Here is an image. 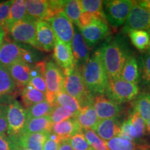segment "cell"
Segmentation results:
<instances>
[{"instance_id":"6da1fadb","label":"cell","mask_w":150,"mask_h":150,"mask_svg":"<svg viewBox=\"0 0 150 150\" xmlns=\"http://www.w3.org/2000/svg\"><path fill=\"white\" fill-rule=\"evenodd\" d=\"M99 50L108 79L120 77L125 62L131 56L124 39L116 37L103 44Z\"/></svg>"},{"instance_id":"7a4b0ae2","label":"cell","mask_w":150,"mask_h":150,"mask_svg":"<svg viewBox=\"0 0 150 150\" xmlns=\"http://www.w3.org/2000/svg\"><path fill=\"white\" fill-rule=\"evenodd\" d=\"M81 70L84 84L90 93L97 95L106 93L108 76L103 64L99 49Z\"/></svg>"},{"instance_id":"3957f363","label":"cell","mask_w":150,"mask_h":150,"mask_svg":"<svg viewBox=\"0 0 150 150\" xmlns=\"http://www.w3.org/2000/svg\"><path fill=\"white\" fill-rule=\"evenodd\" d=\"M81 69L75 67L70 73L64 75V91L76 99L82 108L93 104V95L86 89Z\"/></svg>"},{"instance_id":"277c9868","label":"cell","mask_w":150,"mask_h":150,"mask_svg":"<svg viewBox=\"0 0 150 150\" xmlns=\"http://www.w3.org/2000/svg\"><path fill=\"white\" fill-rule=\"evenodd\" d=\"M138 84L127 82L120 77L108 79L106 95L108 99L122 104L133 101L139 95Z\"/></svg>"},{"instance_id":"5b68a950","label":"cell","mask_w":150,"mask_h":150,"mask_svg":"<svg viewBox=\"0 0 150 150\" xmlns=\"http://www.w3.org/2000/svg\"><path fill=\"white\" fill-rule=\"evenodd\" d=\"M36 22L37 20L27 15V17L12 24L6 30L16 42L25 43L38 49L36 38Z\"/></svg>"},{"instance_id":"8992f818","label":"cell","mask_w":150,"mask_h":150,"mask_svg":"<svg viewBox=\"0 0 150 150\" xmlns=\"http://www.w3.org/2000/svg\"><path fill=\"white\" fill-rule=\"evenodd\" d=\"M136 1L129 0L104 1V12L106 20L114 29H117L125 22Z\"/></svg>"},{"instance_id":"52a82bcc","label":"cell","mask_w":150,"mask_h":150,"mask_svg":"<svg viewBox=\"0 0 150 150\" xmlns=\"http://www.w3.org/2000/svg\"><path fill=\"white\" fill-rule=\"evenodd\" d=\"M65 76L63 70L52 61L45 62V80L47 86V101L54 106L56 95L64 90Z\"/></svg>"},{"instance_id":"ba28073f","label":"cell","mask_w":150,"mask_h":150,"mask_svg":"<svg viewBox=\"0 0 150 150\" xmlns=\"http://www.w3.org/2000/svg\"><path fill=\"white\" fill-rule=\"evenodd\" d=\"M32 59L31 54L16 42L4 40L0 45V65L6 68L17 62L30 63Z\"/></svg>"},{"instance_id":"9c48e42d","label":"cell","mask_w":150,"mask_h":150,"mask_svg":"<svg viewBox=\"0 0 150 150\" xmlns=\"http://www.w3.org/2000/svg\"><path fill=\"white\" fill-rule=\"evenodd\" d=\"M27 120V109L18 101L16 99L8 105L7 134L9 136L18 139L22 133Z\"/></svg>"},{"instance_id":"30bf717a","label":"cell","mask_w":150,"mask_h":150,"mask_svg":"<svg viewBox=\"0 0 150 150\" xmlns=\"http://www.w3.org/2000/svg\"><path fill=\"white\" fill-rule=\"evenodd\" d=\"M146 124L139 114L132 109L128 117L121 124V131L119 136L135 142H141L145 136Z\"/></svg>"},{"instance_id":"8fae6325","label":"cell","mask_w":150,"mask_h":150,"mask_svg":"<svg viewBox=\"0 0 150 150\" xmlns=\"http://www.w3.org/2000/svg\"><path fill=\"white\" fill-rule=\"evenodd\" d=\"M47 22L51 26L54 34L61 42L71 47V42L74 35L72 22L65 16L63 11L51 17Z\"/></svg>"},{"instance_id":"7c38bea8","label":"cell","mask_w":150,"mask_h":150,"mask_svg":"<svg viewBox=\"0 0 150 150\" xmlns=\"http://www.w3.org/2000/svg\"><path fill=\"white\" fill-rule=\"evenodd\" d=\"M131 30L147 31L150 35V11L138 5L137 1L131 9L122 28L125 33H128Z\"/></svg>"},{"instance_id":"4fadbf2b","label":"cell","mask_w":150,"mask_h":150,"mask_svg":"<svg viewBox=\"0 0 150 150\" xmlns=\"http://www.w3.org/2000/svg\"><path fill=\"white\" fill-rule=\"evenodd\" d=\"M79 30L88 47L89 48L96 45L106 38L110 33L107 22L99 18L95 19L89 25L80 28Z\"/></svg>"},{"instance_id":"5bb4252c","label":"cell","mask_w":150,"mask_h":150,"mask_svg":"<svg viewBox=\"0 0 150 150\" xmlns=\"http://www.w3.org/2000/svg\"><path fill=\"white\" fill-rule=\"evenodd\" d=\"M93 107L99 120L118 117L122 113L124 108L104 95H96L93 98Z\"/></svg>"},{"instance_id":"9a60e30c","label":"cell","mask_w":150,"mask_h":150,"mask_svg":"<svg viewBox=\"0 0 150 150\" xmlns=\"http://www.w3.org/2000/svg\"><path fill=\"white\" fill-rule=\"evenodd\" d=\"M53 56L56 64L63 70L64 75L68 74L74 69L75 65L71 47L56 37Z\"/></svg>"},{"instance_id":"2e32d148","label":"cell","mask_w":150,"mask_h":150,"mask_svg":"<svg viewBox=\"0 0 150 150\" xmlns=\"http://www.w3.org/2000/svg\"><path fill=\"white\" fill-rule=\"evenodd\" d=\"M20 94L10 73L0 65V104L8 105Z\"/></svg>"},{"instance_id":"e0dca14e","label":"cell","mask_w":150,"mask_h":150,"mask_svg":"<svg viewBox=\"0 0 150 150\" xmlns=\"http://www.w3.org/2000/svg\"><path fill=\"white\" fill-rule=\"evenodd\" d=\"M36 38L38 50L46 52L54 50L56 35L48 22L45 20L36 22Z\"/></svg>"},{"instance_id":"ac0fdd59","label":"cell","mask_w":150,"mask_h":150,"mask_svg":"<svg viewBox=\"0 0 150 150\" xmlns=\"http://www.w3.org/2000/svg\"><path fill=\"white\" fill-rule=\"evenodd\" d=\"M71 50L75 67L81 68L84 65L86 64L90 57L88 47L81 33L79 32L78 30H76L74 32L71 42Z\"/></svg>"},{"instance_id":"d6986e66","label":"cell","mask_w":150,"mask_h":150,"mask_svg":"<svg viewBox=\"0 0 150 150\" xmlns=\"http://www.w3.org/2000/svg\"><path fill=\"white\" fill-rule=\"evenodd\" d=\"M6 69L10 73L11 78L16 83L20 94L22 90L29 83L31 76L32 67L30 63L25 61H20L11 65Z\"/></svg>"},{"instance_id":"ffe728a7","label":"cell","mask_w":150,"mask_h":150,"mask_svg":"<svg viewBox=\"0 0 150 150\" xmlns=\"http://www.w3.org/2000/svg\"><path fill=\"white\" fill-rule=\"evenodd\" d=\"M26 8L28 16L37 21H47L54 16L49 1L46 0H27L26 1Z\"/></svg>"},{"instance_id":"44dd1931","label":"cell","mask_w":150,"mask_h":150,"mask_svg":"<svg viewBox=\"0 0 150 150\" xmlns=\"http://www.w3.org/2000/svg\"><path fill=\"white\" fill-rule=\"evenodd\" d=\"M121 131V123L118 117L99 120L95 129V133L105 142L119 136Z\"/></svg>"},{"instance_id":"7402d4cb","label":"cell","mask_w":150,"mask_h":150,"mask_svg":"<svg viewBox=\"0 0 150 150\" xmlns=\"http://www.w3.org/2000/svg\"><path fill=\"white\" fill-rule=\"evenodd\" d=\"M81 131V127L80 126L79 123L75 117H74L62 121L61 122L54 124L52 133L56 135L62 140L69 139Z\"/></svg>"},{"instance_id":"603a6c76","label":"cell","mask_w":150,"mask_h":150,"mask_svg":"<svg viewBox=\"0 0 150 150\" xmlns=\"http://www.w3.org/2000/svg\"><path fill=\"white\" fill-rule=\"evenodd\" d=\"M50 133L22 134L17 139L19 147L31 150H43V146Z\"/></svg>"},{"instance_id":"cb8c5ba5","label":"cell","mask_w":150,"mask_h":150,"mask_svg":"<svg viewBox=\"0 0 150 150\" xmlns=\"http://www.w3.org/2000/svg\"><path fill=\"white\" fill-rule=\"evenodd\" d=\"M75 118L79 123L82 129H91L95 131L99 122L96 111L94 109L93 104L82 107L75 115Z\"/></svg>"},{"instance_id":"d4e9b609","label":"cell","mask_w":150,"mask_h":150,"mask_svg":"<svg viewBox=\"0 0 150 150\" xmlns=\"http://www.w3.org/2000/svg\"><path fill=\"white\" fill-rule=\"evenodd\" d=\"M108 150H149L150 146L144 142H135L116 136L106 142Z\"/></svg>"},{"instance_id":"484cf974","label":"cell","mask_w":150,"mask_h":150,"mask_svg":"<svg viewBox=\"0 0 150 150\" xmlns=\"http://www.w3.org/2000/svg\"><path fill=\"white\" fill-rule=\"evenodd\" d=\"M54 124L50 116L27 120L25 127L22 134H33V133L47 132L51 133Z\"/></svg>"},{"instance_id":"4316f807","label":"cell","mask_w":150,"mask_h":150,"mask_svg":"<svg viewBox=\"0 0 150 150\" xmlns=\"http://www.w3.org/2000/svg\"><path fill=\"white\" fill-rule=\"evenodd\" d=\"M120 77L127 82L137 84L139 81L138 62L134 55H131L125 62Z\"/></svg>"},{"instance_id":"83f0119b","label":"cell","mask_w":150,"mask_h":150,"mask_svg":"<svg viewBox=\"0 0 150 150\" xmlns=\"http://www.w3.org/2000/svg\"><path fill=\"white\" fill-rule=\"evenodd\" d=\"M133 110L139 114L145 123L150 119V93H142L131 102Z\"/></svg>"},{"instance_id":"f1b7e54d","label":"cell","mask_w":150,"mask_h":150,"mask_svg":"<svg viewBox=\"0 0 150 150\" xmlns=\"http://www.w3.org/2000/svg\"><path fill=\"white\" fill-rule=\"evenodd\" d=\"M27 16L26 8V1L24 0H15L11 4L9 16L6 22L4 29L6 30L12 24L20 21Z\"/></svg>"},{"instance_id":"f546056e","label":"cell","mask_w":150,"mask_h":150,"mask_svg":"<svg viewBox=\"0 0 150 150\" xmlns=\"http://www.w3.org/2000/svg\"><path fill=\"white\" fill-rule=\"evenodd\" d=\"M20 95H21L22 103L27 109L33 104L47 100L45 94L42 93V92L38 91L37 89L29 85L26 86L22 90Z\"/></svg>"},{"instance_id":"4dcf8cb0","label":"cell","mask_w":150,"mask_h":150,"mask_svg":"<svg viewBox=\"0 0 150 150\" xmlns=\"http://www.w3.org/2000/svg\"><path fill=\"white\" fill-rule=\"evenodd\" d=\"M55 105L65 108V109L70 110V112L74 113V115H76L81 108L78 101L68 95L64 90L59 92L56 95L54 106Z\"/></svg>"},{"instance_id":"1f68e13d","label":"cell","mask_w":150,"mask_h":150,"mask_svg":"<svg viewBox=\"0 0 150 150\" xmlns=\"http://www.w3.org/2000/svg\"><path fill=\"white\" fill-rule=\"evenodd\" d=\"M79 3L82 12L88 13L106 21L103 8L104 1L100 0H82L79 1Z\"/></svg>"},{"instance_id":"d6a6232c","label":"cell","mask_w":150,"mask_h":150,"mask_svg":"<svg viewBox=\"0 0 150 150\" xmlns=\"http://www.w3.org/2000/svg\"><path fill=\"white\" fill-rule=\"evenodd\" d=\"M54 106V105L50 104L47 100L33 104L27 109V120L50 116L53 110Z\"/></svg>"},{"instance_id":"836d02e7","label":"cell","mask_w":150,"mask_h":150,"mask_svg":"<svg viewBox=\"0 0 150 150\" xmlns=\"http://www.w3.org/2000/svg\"><path fill=\"white\" fill-rule=\"evenodd\" d=\"M128 34L131 42L137 50L143 52L148 48L150 35L147 31L142 30H131L129 31Z\"/></svg>"},{"instance_id":"e575fe53","label":"cell","mask_w":150,"mask_h":150,"mask_svg":"<svg viewBox=\"0 0 150 150\" xmlns=\"http://www.w3.org/2000/svg\"><path fill=\"white\" fill-rule=\"evenodd\" d=\"M63 11L65 16L71 20V22H74L76 25H77L79 17L82 12L79 1L77 0L65 1V4L63 7Z\"/></svg>"},{"instance_id":"d590c367","label":"cell","mask_w":150,"mask_h":150,"mask_svg":"<svg viewBox=\"0 0 150 150\" xmlns=\"http://www.w3.org/2000/svg\"><path fill=\"white\" fill-rule=\"evenodd\" d=\"M81 131L93 150H108L106 147V142L103 140L93 129H82Z\"/></svg>"},{"instance_id":"8d00e7d4","label":"cell","mask_w":150,"mask_h":150,"mask_svg":"<svg viewBox=\"0 0 150 150\" xmlns=\"http://www.w3.org/2000/svg\"><path fill=\"white\" fill-rule=\"evenodd\" d=\"M138 66L140 69L142 84L150 90V54H144L140 56Z\"/></svg>"},{"instance_id":"74e56055","label":"cell","mask_w":150,"mask_h":150,"mask_svg":"<svg viewBox=\"0 0 150 150\" xmlns=\"http://www.w3.org/2000/svg\"><path fill=\"white\" fill-rule=\"evenodd\" d=\"M74 117H75L74 113L58 105H55L54 106L53 110L50 115V119L53 124L61 122L62 121Z\"/></svg>"},{"instance_id":"f35d334b","label":"cell","mask_w":150,"mask_h":150,"mask_svg":"<svg viewBox=\"0 0 150 150\" xmlns=\"http://www.w3.org/2000/svg\"><path fill=\"white\" fill-rule=\"evenodd\" d=\"M68 140L73 150H93L86 139L82 131L74 135Z\"/></svg>"},{"instance_id":"ab89813d","label":"cell","mask_w":150,"mask_h":150,"mask_svg":"<svg viewBox=\"0 0 150 150\" xmlns=\"http://www.w3.org/2000/svg\"><path fill=\"white\" fill-rule=\"evenodd\" d=\"M17 139L11 138L5 133L0 134V150H18Z\"/></svg>"},{"instance_id":"60d3db41","label":"cell","mask_w":150,"mask_h":150,"mask_svg":"<svg viewBox=\"0 0 150 150\" xmlns=\"http://www.w3.org/2000/svg\"><path fill=\"white\" fill-rule=\"evenodd\" d=\"M13 1H7L0 3V27H4L8 20L10 8Z\"/></svg>"},{"instance_id":"b9f144b4","label":"cell","mask_w":150,"mask_h":150,"mask_svg":"<svg viewBox=\"0 0 150 150\" xmlns=\"http://www.w3.org/2000/svg\"><path fill=\"white\" fill-rule=\"evenodd\" d=\"M61 139L53 133H50L43 146V150H59Z\"/></svg>"},{"instance_id":"7bdbcfd3","label":"cell","mask_w":150,"mask_h":150,"mask_svg":"<svg viewBox=\"0 0 150 150\" xmlns=\"http://www.w3.org/2000/svg\"><path fill=\"white\" fill-rule=\"evenodd\" d=\"M7 110H8V105L0 104V134L5 133L8 129Z\"/></svg>"},{"instance_id":"ee69618b","label":"cell","mask_w":150,"mask_h":150,"mask_svg":"<svg viewBox=\"0 0 150 150\" xmlns=\"http://www.w3.org/2000/svg\"><path fill=\"white\" fill-rule=\"evenodd\" d=\"M98 17L94 16L91 13L86 12H81V14L79 17V20L77 24V27L79 29L80 28L85 27L86 26L91 24L95 19H97Z\"/></svg>"},{"instance_id":"f6af8a7d","label":"cell","mask_w":150,"mask_h":150,"mask_svg":"<svg viewBox=\"0 0 150 150\" xmlns=\"http://www.w3.org/2000/svg\"><path fill=\"white\" fill-rule=\"evenodd\" d=\"M59 150H73L68 139L61 140Z\"/></svg>"},{"instance_id":"bcb514c9","label":"cell","mask_w":150,"mask_h":150,"mask_svg":"<svg viewBox=\"0 0 150 150\" xmlns=\"http://www.w3.org/2000/svg\"><path fill=\"white\" fill-rule=\"evenodd\" d=\"M138 4L144 8L146 10L150 11V0H144V1H137Z\"/></svg>"},{"instance_id":"7dc6e473","label":"cell","mask_w":150,"mask_h":150,"mask_svg":"<svg viewBox=\"0 0 150 150\" xmlns=\"http://www.w3.org/2000/svg\"><path fill=\"white\" fill-rule=\"evenodd\" d=\"M6 38V30L3 27H0V45L2 44Z\"/></svg>"},{"instance_id":"c3c4849f","label":"cell","mask_w":150,"mask_h":150,"mask_svg":"<svg viewBox=\"0 0 150 150\" xmlns=\"http://www.w3.org/2000/svg\"><path fill=\"white\" fill-rule=\"evenodd\" d=\"M146 124V131L149 133V134L150 135V119L148 120Z\"/></svg>"},{"instance_id":"681fc988","label":"cell","mask_w":150,"mask_h":150,"mask_svg":"<svg viewBox=\"0 0 150 150\" xmlns=\"http://www.w3.org/2000/svg\"><path fill=\"white\" fill-rule=\"evenodd\" d=\"M18 150H31V149H25V148H22V147H20Z\"/></svg>"},{"instance_id":"f907efd6","label":"cell","mask_w":150,"mask_h":150,"mask_svg":"<svg viewBox=\"0 0 150 150\" xmlns=\"http://www.w3.org/2000/svg\"><path fill=\"white\" fill-rule=\"evenodd\" d=\"M148 49H149V54H150V40H149V46H148Z\"/></svg>"}]
</instances>
